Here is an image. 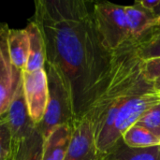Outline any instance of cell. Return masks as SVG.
Instances as JSON below:
<instances>
[{
	"label": "cell",
	"instance_id": "cell-1",
	"mask_svg": "<svg viewBox=\"0 0 160 160\" xmlns=\"http://www.w3.org/2000/svg\"><path fill=\"white\" fill-rule=\"evenodd\" d=\"M32 20L44 39L46 65L61 76L79 121L101 92L113 54L97 29L93 2L37 0Z\"/></svg>",
	"mask_w": 160,
	"mask_h": 160
},
{
	"label": "cell",
	"instance_id": "cell-2",
	"mask_svg": "<svg viewBox=\"0 0 160 160\" xmlns=\"http://www.w3.org/2000/svg\"><path fill=\"white\" fill-rule=\"evenodd\" d=\"M137 45L138 39L131 38L113 51L110 74L85 115L92 124L100 156L106 153L108 139L121 109L134 95L153 83L143 74Z\"/></svg>",
	"mask_w": 160,
	"mask_h": 160
},
{
	"label": "cell",
	"instance_id": "cell-3",
	"mask_svg": "<svg viewBox=\"0 0 160 160\" xmlns=\"http://www.w3.org/2000/svg\"><path fill=\"white\" fill-rule=\"evenodd\" d=\"M48 78L49 98L42 121L36 126L43 138H47L56 128L75 123L70 95L58 72L51 66L45 65Z\"/></svg>",
	"mask_w": 160,
	"mask_h": 160
},
{
	"label": "cell",
	"instance_id": "cell-4",
	"mask_svg": "<svg viewBox=\"0 0 160 160\" xmlns=\"http://www.w3.org/2000/svg\"><path fill=\"white\" fill-rule=\"evenodd\" d=\"M93 17L101 38L111 51H115L132 38L125 6L93 2Z\"/></svg>",
	"mask_w": 160,
	"mask_h": 160
},
{
	"label": "cell",
	"instance_id": "cell-5",
	"mask_svg": "<svg viewBox=\"0 0 160 160\" xmlns=\"http://www.w3.org/2000/svg\"><path fill=\"white\" fill-rule=\"evenodd\" d=\"M159 102L160 94L155 90L153 83L134 95L117 115L107 142L106 153L122 138L126 130L137 123L145 112Z\"/></svg>",
	"mask_w": 160,
	"mask_h": 160
},
{
	"label": "cell",
	"instance_id": "cell-6",
	"mask_svg": "<svg viewBox=\"0 0 160 160\" xmlns=\"http://www.w3.org/2000/svg\"><path fill=\"white\" fill-rule=\"evenodd\" d=\"M9 26L0 22V118L7 112L18 88L22 83V70L11 62L8 50Z\"/></svg>",
	"mask_w": 160,
	"mask_h": 160
},
{
	"label": "cell",
	"instance_id": "cell-7",
	"mask_svg": "<svg viewBox=\"0 0 160 160\" xmlns=\"http://www.w3.org/2000/svg\"><path fill=\"white\" fill-rule=\"evenodd\" d=\"M22 89L29 115L37 126L45 114L48 98V78L45 68L35 71H22Z\"/></svg>",
	"mask_w": 160,
	"mask_h": 160
},
{
	"label": "cell",
	"instance_id": "cell-8",
	"mask_svg": "<svg viewBox=\"0 0 160 160\" xmlns=\"http://www.w3.org/2000/svg\"><path fill=\"white\" fill-rule=\"evenodd\" d=\"M98 152L93 127L84 116L76 121L72 127V134L65 160H98Z\"/></svg>",
	"mask_w": 160,
	"mask_h": 160
},
{
	"label": "cell",
	"instance_id": "cell-9",
	"mask_svg": "<svg viewBox=\"0 0 160 160\" xmlns=\"http://www.w3.org/2000/svg\"><path fill=\"white\" fill-rule=\"evenodd\" d=\"M3 117L7 121L10 129L13 144L28 136L36 128V125L32 121L28 112L22 89V82Z\"/></svg>",
	"mask_w": 160,
	"mask_h": 160
},
{
	"label": "cell",
	"instance_id": "cell-10",
	"mask_svg": "<svg viewBox=\"0 0 160 160\" xmlns=\"http://www.w3.org/2000/svg\"><path fill=\"white\" fill-rule=\"evenodd\" d=\"M72 134V127L63 125L56 128L44 139L41 160H65Z\"/></svg>",
	"mask_w": 160,
	"mask_h": 160
},
{
	"label": "cell",
	"instance_id": "cell-11",
	"mask_svg": "<svg viewBox=\"0 0 160 160\" xmlns=\"http://www.w3.org/2000/svg\"><path fill=\"white\" fill-rule=\"evenodd\" d=\"M8 50L12 64L20 70L25 68L28 57L30 39L28 32L25 28H10L8 29Z\"/></svg>",
	"mask_w": 160,
	"mask_h": 160
},
{
	"label": "cell",
	"instance_id": "cell-12",
	"mask_svg": "<svg viewBox=\"0 0 160 160\" xmlns=\"http://www.w3.org/2000/svg\"><path fill=\"white\" fill-rule=\"evenodd\" d=\"M127 20L132 38H141L148 30L156 26L157 18L152 11L141 6L135 1L132 6H125Z\"/></svg>",
	"mask_w": 160,
	"mask_h": 160
},
{
	"label": "cell",
	"instance_id": "cell-13",
	"mask_svg": "<svg viewBox=\"0 0 160 160\" xmlns=\"http://www.w3.org/2000/svg\"><path fill=\"white\" fill-rule=\"evenodd\" d=\"M104 160H160V145L147 148H131L120 139L106 154Z\"/></svg>",
	"mask_w": 160,
	"mask_h": 160
},
{
	"label": "cell",
	"instance_id": "cell-14",
	"mask_svg": "<svg viewBox=\"0 0 160 160\" xmlns=\"http://www.w3.org/2000/svg\"><path fill=\"white\" fill-rule=\"evenodd\" d=\"M25 29L29 35L30 47L29 57L23 70L30 72L44 68L46 65V50L42 34L37 23L32 19L27 23Z\"/></svg>",
	"mask_w": 160,
	"mask_h": 160
},
{
	"label": "cell",
	"instance_id": "cell-15",
	"mask_svg": "<svg viewBox=\"0 0 160 160\" xmlns=\"http://www.w3.org/2000/svg\"><path fill=\"white\" fill-rule=\"evenodd\" d=\"M44 138L35 128L32 132L14 144L12 160H41Z\"/></svg>",
	"mask_w": 160,
	"mask_h": 160
},
{
	"label": "cell",
	"instance_id": "cell-16",
	"mask_svg": "<svg viewBox=\"0 0 160 160\" xmlns=\"http://www.w3.org/2000/svg\"><path fill=\"white\" fill-rule=\"evenodd\" d=\"M121 140L131 148H147L160 145V138L138 125H133L126 130Z\"/></svg>",
	"mask_w": 160,
	"mask_h": 160
},
{
	"label": "cell",
	"instance_id": "cell-17",
	"mask_svg": "<svg viewBox=\"0 0 160 160\" xmlns=\"http://www.w3.org/2000/svg\"><path fill=\"white\" fill-rule=\"evenodd\" d=\"M137 53L142 61L160 57V27H153L138 39Z\"/></svg>",
	"mask_w": 160,
	"mask_h": 160
},
{
	"label": "cell",
	"instance_id": "cell-18",
	"mask_svg": "<svg viewBox=\"0 0 160 160\" xmlns=\"http://www.w3.org/2000/svg\"><path fill=\"white\" fill-rule=\"evenodd\" d=\"M135 125L144 128L160 138V102L145 112Z\"/></svg>",
	"mask_w": 160,
	"mask_h": 160
},
{
	"label": "cell",
	"instance_id": "cell-19",
	"mask_svg": "<svg viewBox=\"0 0 160 160\" xmlns=\"http://www.w3.org/2000/svg\"><path fill=\"white\" fill-rule=\"evenodd\" d=\"M13 139L5 118H0V160L13 159Z\"/></svg>",
	"mask_w": 160,
	"mask_h": 160
},
{
	"label": "cell",
	"instance_id": "cell-20",
	"mask_svg": "<svg viewBox=\"0 0 160 160\" xmlns=\"http://www.w3.org/2000/svg\"><path fill=\"white\" fill-rule=\"evenodd\" d=\"M142 71L145 78L154 82L160 77V57L142 61Z\"/></svg>",
	"mask_w": 160,
	"mask_h": 160
},
{
	"label": "cell",
	"instance_id": "cell-21",
	"mask_svg": "<svg viewBox=\"0 0 160 160\" xmlns=\"http://www.w3.org/2000/svg\"><path fill=\"white\" fill-rule=\"evenodd\" d=\"M160 0H141L139 1V3L141 4L142 7H143L144 8H146L147 10L153 11L154 8L159 4Z\"/></svg>",
	"mask_w": 160,
	"mask_h": 160
},
{
	"label": "cell",
	"instance_id": "cell-22",
	"mask_svg": "<svg viewBox=\"0 0 160 160\" xmlns=\"http://www.w3.org/2000/svg\"><path fill=\"white\" fill-rule=\"evenodd\" d=\"M153 85H154L155 90H156L158 93H159L160 94V77L158 79H157V80L153 82Z\"/></svg>",
	"mask_w": 160,
	"mask_h": 160
},
{
	"label": "cell",
	"instance_id": "cell-23",
	"mask_svg": "<svg viewBox=\"0 0 160 160\" xmlns=\"http://www.w3.org/2000/svg\"><path fill=\"white\" fill-rule=\"evenodd\" d=\"M153 12V14L156 16V18L157 19H158V18H160V2H159V4L154 8V10L152 11Z\"/></svg>",
	"mask_w": 160,
	"mask_h": 160
},
{
	"label": "cell",
	"instance_id": "cell-24",
	"mask_svg": "<svg viewBox=\"0 0 160 160\" xmlns=\"http://www.w3.org/2000/svg\"><path fill=\"white\" fill-rule=\"evenodd\" d=\"M156 26H158V27H160V18H158V19L157 20V22H156Z\"/></svg>",
	"mask_w": 160,
	"mask_h": 160
},
{
	"label": "cell",
	"instance_id": "cell-25",
	"mask_svg": "<svg viewBox=\"0 0 160 160\" xmlns=\"http://www.w3.org/2000/svg\"><path fill=\"white\" fill-rule=\"evenodd\" d=\"M98 160H104V159H103V158H102L101 157H99V158H98Z\"/></svg>",
	"mask_w": 160,
	"mask_h": 160
}]
</instances>
